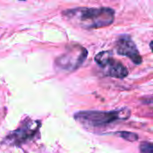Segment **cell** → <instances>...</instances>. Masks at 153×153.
<instances>
[{"instance_id":"6da1fadb","label":"cell","mask_w":153,"mask_h":153,"mask_svg":"<svg viewBox=\"0 0 153 153\" xmlns=\"http://www.w3.org/2000/svg\"><path fill=\"white\" fill-rule=\"evenodd\" d=\"M63 16L82 29H100L109 26L115 20V11L109 7H77L63 11Z\"/></svg>"},{"instance_id":"7a4b0ae2","label":"cell","mask_w":153,"mask_h":153,"mask_svg":"<svg viewBox=\"0 0 153 153\" xmlns=\"http://www.w3.org/2000/svg\"><path fill=\"white\" fill-rule=\"evenodd\" d=\"M131 111L127 108H123L113 111H80L74 114V118L84 126L100 127L117 121H124L130 117Z\"/></svg>"},{"instance_id":"3957f363","label":"cell","mask_w":153,"mask_h":153,"mask_svg":"<svg viewBox=\"0 0 153 153\" xmlns=\"http://www.w3.org/2000/svg\"><path fill=\"white\" fill-rule=\"evenodd\" d=\"M41 124L39 121H33L30 118L22 121L21 126L4 139L6 144L12 146L20 147L22 144L27 143L28 142L35 139L39 135V131Z\"/></svg>"},{"instance_id":"277c9868","label":"cell","mask_w":153,"mask_h":153,"mask_svg":"<svg viewBox=\"0 0 153 153\" xmlns=\"http://www.w3.org/2000/svg\"><path fill=\"white\" fill-rule=\"evenodd\" d=\"M87 54L88 52L84 48L79 45H73L65 51V53L56 59V65L59 69L65 71H74L82 65L86 59Z\"/></svg>"},{"instance_id":"5b68a950","label":"cell","mask_w":153,"mask_h":153,"mask_svg":"<svg viewBox=\"0 0 153 153\" xmlns=\"http://www.w3.org/2000/svg\"><path fill=\"white\" fill-rule=\"evenodd\" d=\"M95 61L104 74L114 78L123 79L128 75V70L119 61L114 59L112 52L102 51L95 56Z\"/></svg>"},{"instance_id":"8992f818","label":"cell","mask_w":153,"mask_h":153,"mask_svg":"<svg viewBox=\"0 0 153 153\" xmlns=\"http://www.w3.org/2000/svg\"><path fill=\"white\" fill-rule=\"evenodd\" d=\"M116 50L117 54L130 58L135 65H140L143 62V58L135 43L128 35H122L117 39L116 42Z\"/></svg>"},{"instance_id":"52a82bcc","label":"cell","mask_w":153,"mask_h":153,"mask_svg":"<svg viewBox=\"0 0 153 153\" xmlns=\"http://www.w3.org/2000/svg\"><path fill=\"white\" fill-rule=\"evenodd\" d=\"M114 134L117 135L118 137H121L128 142H134V141H137L138 140V135L136 134H134V133H131V132H116Z\"/></svg>"},{"instance_id":"ba28073f","label":"cell","mask_w":153,"mask_h":153,"mask_svg":"<svg viewBox=\"0 0 153 153\" xmlns=\"http://www.w3.org/2000/svg\"><path fill=\"white\" fill-rule=\"evenodd\" d=\"M141 153H153V143L143 142L140 145Z\"/></svg>"},{"instance_id":"9c48e42d","label":"cell","mask_w":153,"mask_h":153,"mask_svg":"<svg viewBox=\"0 0 153 153\" xmlns=\"http://www.w3.org/2000/svg\"><path fill=\"white\" fill-rule=\"evenodd\" d=\"M150 48H151V49L152 50L153 52V40H152V42H151V44H150Z\"/></svg>"}]
</instances>
